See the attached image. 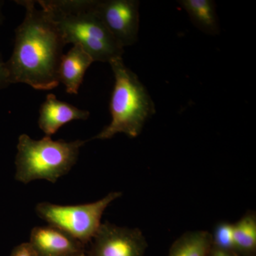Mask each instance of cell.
I'll return each mask as SVG.
<instances>
[{
	"instance_id": "6da1fadb",
	"label": "cell",
	"mask_w": 256,
	"mask_h": 256,
	"mask_svg": "<svg viewBox=\"0 0 256 256\" xmlns=\"http://www.w3.org/2000/svg\"><path fill=\"white\" fill-rule=\"evenodd\" d=\"M26 9L15 30L14 50L6 62L10 84L22 82L34 89L52 90L60 85L58 68L66 46L56 25L36 2L16 1Z\"/></svg>"
},
{
	"instance_id": "7a4b0ae2",
	"label": "cell",
	"mask_w": 256,
	"mask_h": 256,
	"mask_svg": "<svg viewBox=\"0 0 256 256\" xmlns=\"http://www.w3.org/2000/svg\"><path fill=\"white\" fill-rule=\"evenodd\" d=\"M96 0L37 1L50 15L67 44H79L94 62H109L122 57L124 48L94 12Z\"/></svg>"
},
{
	"instance_id": "3957f363",
	"label": "cell",
	"mask_w": 256,
	"mask_h": 256,
	"mask_svg": "<svg viewBox=\"0 0 256 256\" xmlns=\"http://www.w3.org/2000/svg\"><path fill=\"white\" fill-rule=\"evenodd\" d=\"M109 64L114 77L110 102L111 121L92 139H110L118 133L137 138L146 121L156 114V106L146 86L124 64L122 57Z\"/></svg>"
},
{
	"instance_id": "277c9868",
	"label": "cell",
	"mask_w": 256,
	"mask_h": 256,
	"mask_svg": "<svg viewBox=\"0 0 256 256\" xmlns=\"http://www.w3.org/2000/svg\"><path fill=\"white\" fill-rule=\"evenodd\" d=\"M86 142L82 140H53L48 136L36 140L26 134H21L15 160V178L23 184L35 180L55 183L76 164L80 148Z\"/></svg>"
},
{
	"instance_id": "5b68a950",
	"label": "cell",
	"mask_w": 256,
	"mask_h": 256,
	"mask_svg": "<svg viewBox=\"0 0 256 256\" xmlns=\"http://www.w3.org/2000/svg\"><path fill=\"white\" fill-rule=\"evenodd\" d=\"M121 196L122 192H112L92 203L65 206L41 202L35 210L50 225L62 229L86 246L92 242L100 228L106 208Z\"/></svg>"
},
{
	"instance_id": "8992f818",
	"label": "cell",
	"mask_w": 256,
	"mask_h": 256,
	"mask_svg": "<svg viewBox=\"0 0 256 256\" xmlns=\"http://www.w3.org/2000/svg\"><path fill=\"white\" fill-rule=\"evenodd\" d=\"M94 12L122 48L137 42L140 28L138 0H96Z\"/></svg>"
},
{
	"instance_id": "52a82bcc",
	"label": "cell",
	"mask_w": 256,
	"mask_h": 256,
	"mask_svg": "<svg viewBox=\"0 0 256 256\" xmlns=\"http://www.w3.org/2000/svg\"><path fill=\"white\" fill-rule=\"evenodd\" d=\"M148 242L139 228L119 226L106 222L92 240L86 256H144Z\"/></svg>"
},
{
	"instance_id": "ba28073f",
	"label": "cell",
	"mask_w": 256,
	"mask_h": 256,
	"mask_svg": "<svg viewBox=\"0 0 256 256\" xmlns=\"http://www.w3.org/2000/svg\"><path fill=\"white\" fill-rule=\"evenodd\" d=\"M28 244L38 256H77L86 252L82 242L50 224L32 229Z\"/></svg>"
},
{
	"instance_id": "9c48e42d",
	"label": "cell",
	"mask_w": 256,
	"mask_h": 256,
	"mask_svg": "<svg viewBox=\"0 0 256 256\" xmlns=\"http://www.w3.org/2000/svg\"><path fill=\"white\" fill-rule=\"evenodd\" d=\"M89 116V111L80 110L73 105L62 102L55 95L50 94L40 108L38 124L46 136L52 137L64 124L76 120H86Z\"/></svg>"
},
{
	"instance_id": "30bf717a",
	"label": "cell",
	"mask_w": 256,
	"mask_h": 256,
	"mask_svg": "<svg viewBox=\"0 0 256 256\" xmlns=\"http://www.w3.org/2000/svg\"><path fill=\"white\" fill-rule=\"evenodd\" d=\"M92 62V57L79 44L62 56L58 68V80L69 94H78L84 75Z\"/></svg>"
},
{
	"instance_id": "8fae6325",
	"label": "cell",
	"mask_w": 256,
	"mask_h": 256,
	"mask_svg": "<svg viewBox=\"0 0 256 256\" xmlns=\"http://www.w3.org/2000/svg\"><path fill=\"white\" fill-rule=\"evenodd\" d=\"M180 6L188 13L192 23L208 35L220 33V25L213 0H180Z\"/></svg>"
},
{
	"instance_id": "7c38bea8",
	"label": "cell",
	"mask_w": 256,
	"mask_h": 256,
	"mask_svg": "<svg viewBox=\"0 0 256 256\" xmlns=\"http://www.w3.org/2000/svg\"><path fill=\"white\" fill-rule=\"evenodd\" d=\"M212 236L206 230H193L182 234L172 245L168 256H208Z\"/></svg>"
},
{
	"instance_id": "4fadbf2b",
	"label": "cell",
	"mask_w": 256,
	"mask_h": 256,
	"mask_svg": "<svg viewBox=\"0 0 256 256\" xmlns=\"http://www.w3.org/2000/svg\"><path fill=\"white\" fill-rule=\"evenodd\" d=\"M233 224L235 254L238 256H256L255 212H248Z\"/></svg>"
},
{
	"instance_id": "5bb4252c",
	"label": "cell",
	"mask_w": 256,
	"mask_h": 256,
	"mask_svg": "<svg viewBox=\"0 0 256 256\" xmlns=\"http://www.w3.org/2000/svg\"><path fill=\"white\" fill-rule=\"evenodd\" d=\"M210 234L212 247L224 252L235 254L233 224L228 222H218L214 228L213 232Z\"/></svg>"
},
{
	"instance_id": "9a60e30c",
	"label": "cell",
	"mask_w": 256,
	"mask_h": 256,
	"mask_svg": "<svg viewBox=\"0 0 256 256\" xmlns=\"http://www.w3.org/2000/svg\"><path fill=\"white\" fill-rule=\"evenodd\" d=\"M10 256H38L28 242H23L13 249Z\"/></svg>"
},
{
	"instance_id": "2e32d148",
	"label": "cell",
	"mask_w": 256,
	"mask_h": 256,
	"mask_svg": "<svg viewBox=\"0 0 256 256\" xmlns=\"http://www.w3.org/2000/svg\"><path fill=\"white\" fill-rule=\"evenodd\" d=\"M10 84L9 74L6 68V62H3L0 56V90L8 87Z\"/></svg>"
},
{
	"instance_id": "e0dca14e",
	"label": "cell",
	"mask_w": 256,
	"mask_h": 256,
	"mask_svg": "<svg viewBox=\"0 0 256 256\" xmlns=\"http://www.w3.org/2000/svg\"><path fill=\"white\" fill-rule=\"evenodd\" d=\"M208 256H238L234 252H224V250H220V249L215 248L212 247L210 254Z\"/></svg>"
},
{
	"instance_id": "ac0fdd59",
	"label": "cell",
	"mask_w": 256,
	"mask_h": 256,
	"mask_svg": "<svg viewBox=\"0 0 256 256\" xmlns=\"http://www.w3.org/2000/svg\"><path fill=\"white\" fill-rule=\"evenodd\" d=\"M3 4H4V2L0 1V24L3 21L2 14V6Z\"/></svg>"
},
{
	"instance_id": "d6986e66",
	"label": "cell",
	"mask_w": 256,
	"mask_h": 256,
	"mask_svg": "<svg viewBox=\"0 0 256 256\" xmlns=\"http://www.w3.org/2000/svg\"><path fill=\"white\" fill-rule=\"evenodd\" d=\"M77 256H86V252H85V254H80V255H78Z\"/></svg>"
}]
</instances>
